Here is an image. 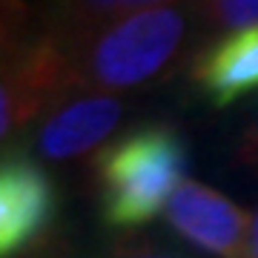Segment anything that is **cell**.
Wrapping results in <instances>:
<instances>
[{"instance_id": "obj_6", "label": "cell", "mask_w": 258, "mask_h": 258, "mask_svg": "<svg viewBox=\"0 0 258 258\" xmlns=\"http://www.w3.org/2000/svg\"><path fill=\"white\" fill-rule=\"evenodd\" d=\"M123 118L118 95L75 92L49 112L37 129V152L46 161H72L89 155L112 138Z\"/></svg>"}, {"instance_id": "obj_4", "label": "cell", "mask_w": 258, "mask_h": 258, "mask_svg": "<svg viewBox=\"0 0 258 258\" xmlns=\"http://www.w3.org/2000/svg\"><path fill=\"white\" fill-rule=\"evenodd\" d=\"M166 224L215 258H255L249 247L252 215L204 181L186 178L164 212Z\"/></svg>"}, {"instance_id": "obj_9", "label": "cell", "mask_w": 258, "mask_h": 258, "mask_svg": "<svg viewBox=\"0 0 258 258\" xmlns=\"http://www.w3.org/2000/svg\"><path fill=\"white\" fill-rule=\"evenodd\" d=\"M207 26L235 32L258 26V0H195Z\"/></svg>"}, {"instance_id": "obj_1", "label": "cell", "mask_w": 258, "mask_h": 258, "mask_svg": "<svg viewBox=\"0 0 258 258\" xmlns=\"http://www.w3.org/2000/svg\"><path fill=\"white\" fill-rule=\"evenodd\" d=\"M92 175L101 221L109 230H138L164 215L186 181V144L169 123L129 129L92 155Z\"/></svg>"}, {"instance_id": "obj_8", "label": "cell", "mask_w": 258, "mask_h": 258, "mask_svg": "<svg viewBox=\"0 0 258 258\" xmlns=\"http://www.w3.org/2000/svg\"><path fill=\"white\" fill-rule=\"evenodd\" d=\"M175 3H181V0H49L43 29L75 40V37L92 35L95 29L106 26L112 20L149 9L175 6Z\"/></svg>"}, {"instance_id": "obj_2", "label": "cell", "mask_w": 258, "mask_h": 258, "mask_svg": "<svg viewBox=\"0 0 258 258\" xmlns=\"http://www.w3.org/2000/svg\"><path fill=\"white\" fill-rule=\"evenodd\" d=\"M186 40V18L175 6L138 12L75 37V92L120 95L155 81L178 57Z\"/></svg>"}, {"instance_id": "obj_7", "label": "cell", "mask_w": 258, "mask_h": 258, "mask_svg": "<svg viewBox=\"0 0 258 258\" xmlns=\"http://www.w3.org/2000/svg\"><path fill=\"white\" fill-rule=\"evenodd\" d=\"M189 83L218 109L258 92V26L204 43L189 60Z\"/></svg>"}, {"instance_id": "obj_5", "label": "cell", "mask_w": 258, "mask_h": 258, "mask_svg": "<svg viewBox=\"0 0 258 258\" xmlns=\"http://www.w3.org/2000/svg\"><path fill=\"white\" fill-rule=\"evenodd\" d=\"M57 195L52 178L20 152L0 164V258H20L52 232Z\"/></svg>"}, {"instance_id": "obj_10", "label": "cell", "mask_w": 258, "mask_h": 258, "mask_svg": "<svg viewBox=\"0 0 258 258\" xmlns=\"http://www.w3.org/2000/svg\"><path fill=\"white\" fill-rule=\"evenodd\" d=\"M238 161L244 166H258V115L238 138Z\"/></svg>"}, {"instance_id": "obj_12", "label": "cell", "mask_w": 258, "mask_h": 258, "mask_svg": "<svg viewBox=\"0 0 258 258\" xmlns=\"http://www.w3.org/2000/svg\"><path fill=\"white\" fill-rule=\"evenodd\" d=\"M249 247H252V255L258 258V210L252 212V232H249Z\"/></svg>"}, {"instance_id": "obj_11", "label": "cell", "mask_w": 258, "mask_h": 258, "mask_svg": "<svg viewBox=\"0 0 258 258\" xmlns=\"http://www.w3.org/2000/svg\"><path fill=\"white\" fill-rule=\"evenodd\" d=\"M115 258H184V255H172V252H161V249H149V247H120L115 252Z\"/></svg>"}, {"instance_id": "obj_3", "label": "cell", "mask_w": 258, "mask_h": 258, "mask_svg": "<svg viewBox=\"0 0 258 258\" xmlns=\"http://www.w3.org/2000/svg\"><path fill=\"white\" fill-rule=\"evenodd\" d=\"M75 95L72 49L66 37L40 29L20 49L3 55L0 78V141H9Z\"/></svg>"}]
</instances>
